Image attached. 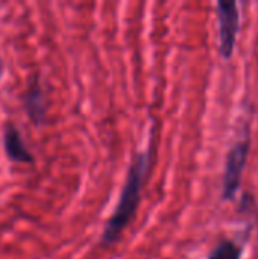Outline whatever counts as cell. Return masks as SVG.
<instances>
[{"mask_svg":"<svg viewBox=\"0 0 258 259\" xmlns=\"http://www.w3.org/2000/svg\"><path fill=\"white\" fill-rule=\"evenodd\" d=\"M151 150L137 153L131 162L120 199L116 205L114 212L111 214L108 223L105 225L103 234H102V244L109 246L114 244L119 237L123 234V231L129 226V223L134 220V215L138 209L140 200H141V188L143 182L148 176L149 164H151Z\"/></svg>","mask_w":258,"mask_h":259,"instance_id":"6da1fadb","label":"cell"},{"mask_svg":"<svg viewBox=\"0 0 258 259\" xmlns=\"http://www.w3.org/2000/svg\"><path fill=\"white\" fill-rule=\"evenodd\" d=\"M249 153V138L248 135L237 141L234 147L230 150L225 162V173L222 179V199L224 200H233L237 194V190L240 187L242 175L248 161Z\"/></svg>","mask_w":258,"mask_h":259,"instance_id":"7a4b0ae2","label":"cell"},{"mask_svg":"<svg viewBox=\"0 0 258 259\" xmlns=\"http://www.w3.org/2000/svg\"><path fill=\"white\" fill-rule=\"evenodd\" d=\"M219 20V52L224 59L233 56L237 32L240 27V12L236 2H217Z\"/></svg>","mask_w":258,"mask_h":259,"instance_id":"3957f363","label":"cell"},{"mask_svg":"<svg viewBox=\"0 0 258 259\" xmlns=\"http://www.w3.org/2000/svg\"><path fill=\"white\" fill-rule=\"evenodd\" d=\"M3 146L11 161L15 162H33L32 153L27 150L20 131L14 123H6L3 129Z\"/></svg>","mask_w":258,"mask_h":259,"instance_id":"277c9868","label":"cell"},{"mask_svg":"<svg viewBox=\"0 0 258 259\" xmlns=\"http://www.w3.org/2000/svg\"><path fill=\"white\" fill-rule=\"evenodd\" d=\"M24 111L27 112L29 118L35 124H41L46 120V100L44 93L40 85V77L35 76L33 80L29 83L26 94H24Z\"/></svg>","mask_w":258,"mask_h":259,"instance_id":"5b68a950","label":"cell"},{"mask_svg":"<svg viewBox=\"0 0 258 259\" xmlns=\"http://www.w3.org/2000/svg\"><path fill=\"white\" fill-rule=\"evenodd\" d=\"M208 259H242V247L233 240L220 241Z\"/></svg>","mask_w":258,"mask_h":259,"instance_id":"8992f818","label":"cell"}]
</instances>
